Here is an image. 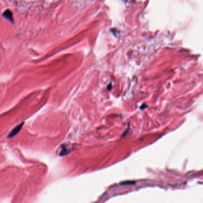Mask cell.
<instances>
[{
	"label": "cell",
	"mask_w": 203,
	"mask_h": 203,
	"mask_svg": "<svg viewBox=\"0 0 203 203\" xmlns=\"http://www.w3.org/2000/svg\"><path fill=\"white\" fill-rule=\"evenodd\" d=\"M23 124H24V123L23 122V123H20V125L17 126L15 128H14L12 130V131L10 132V134L8 135V138H12V137H13L16 135L20 132V130H21V129L22 127V126L23 125Z\"/></svg>",
	"instance_id": "obj_1"
}]
</instances>
